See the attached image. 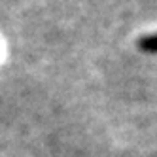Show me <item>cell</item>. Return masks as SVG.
Listing matches in <instances>:
<instances>
[{
	"label": "cell",
	"mask_w": 157,
	"mask_h": 157,
	"mask_svg": "<svg viewBox=\"0 0 157 157\" xmlns=\"http://www.w3.org/2000/svg\"><path fill=\"white\" fill-rule=\"evenodd\" d=\"M140 48H142L144 51H151V53H157V34L142 36V38H140Z\"/></svg>",
	"instance_id": "obj_1"
}]
</instances>
